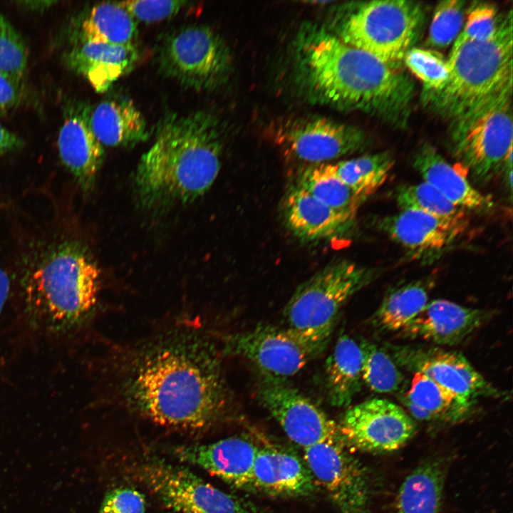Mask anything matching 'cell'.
Listing matches in <instances>:
<instances>
[{"label":"cell","instance_id":"6da1fadb","mask_svg":"<svg viewBox=\"0 0 513 513\" xmlns=\"http://www.w3.org/2000/svg\"><path fill=\"white\" fill-rule=\"evenodd\" d=\"M123 388L127 401L142 416L181 429L211 426L228 403L217 355L194 339L170 340L145 351Z\"/></svg>","mask_w":513,"mask_h":513},{"label":"cell","instance_id":"7a4b0ae2","mask_svg":"<svg viewBox=\"0 0 513 513\" xmlns=\"http://www.w3.org/2000/svg\"><path fill=\"white\" fill-rule=\"evenodd\" d=\"M297 57L302 83L316 100L405 125L414 85L400 68L317 27L302 31Z\"/></svg>","mask_w":513,"mask_h":513},{"label":"cell","instance_id":"3957f363","mask_svg":"<svg viewBox=\"0 0 513 513\" xmlns=\"http://www.w3.org/2000/svg\"><path fill=\"white\" fill-rule=\"evenodd\" d=\"M220 131L217 118L204 110L170 113L161 119L135 172L142 203L147 207L187 203L204 195L219 172Z\"/></svg>","mask_w":513,"mask_h":513},{"label":"cell","instance_id":"277c9868","mask_svg":"<svg viewBox=\"0 0 513 513\" xmlns=\"http://www.w3.org/2000/svg\"><path fill=\"white\" fill-rule=\"evenodd\" d=\"M512 42L510 11L500 15L487 38L451 50L445 86L439 91L423 93L424 103L455 121L512 88Z\"/></svg>","mask_w":513,"mask_h":513},{"label":"cell","instance_id":"5b68a950","mask_svg":"<svg viewBox=\"0 0 513 513\" xmlns=\"http://www.w3.org/2000/svg\"><path fill=\"white\" fill-rule=\"evenodd\" d=\"M24 284L31 314L50 328L67 329L80 323L95 305L100 270L81 245L66 242L31 269Z\"/></svg>","mask_w":513,"mask_h":513},{"label":"cell","instance_id":"8992f818","mask_svg":"<svg viewBox=\"0 0 513 513\" xmlns=\"http://www.w3.org/2000/svg\"><path fill=\"white\" fill-rule=\"evenodd\" d=\"M376 274V269L348 260L327 265L296 288L283 312L286 328L320 353L343 305Z\"/></svg>","mask_w":513,"mask_h":513},{"label":"cell","instance_id":"52a82bcc","mask_svg":"<svg viewBox=\"0 0 513 513\" xmlns=\"http://www.w3.org/2000/svg\"><path fill=\"white\" fill-rule=\"evenodd\" d=\"M423 19L422 6L415 1L358 2L345 13L337 36L345 43L400 68L417 41Z\"/></svg>","mask_w":513,"mask_h":513},{"label":"cell","instance_id":"ba28073f","mask_svg":"<svg viewBox=\"0 0 513 513\" xmlns=\"http://www.w3.org/2000/svg\"><path fill=\"white\" fill-rule=\"evenodd\" d=\"M512 88L453 121V152L478 182H486L502 170L512 149Z\"/></svg>","mask_w":513,"mask_h":513},{"label":"cell","instance_id":"9c48e42d","mask_svg":"<svg viewBox=\"0 0 513 513\" xmlns=\"http://www.w3.org/2000/svg\"><path fill=\"white\" fill-rule=\"evenodd\" d=\"M158 63L167 76L197 91L210 90L227 79L232 64L228 46L205 25L183 26L162 43Z\"/></svg>","mask_w":513,"mask_h":513},{"label":"cell","instance_id":"30bf717a","mask_svg":"<svg viewBox=\"0 0 513 513\" xmlns=\"http://www.w3.org/2000/svg\"><path fill=\"white\" fill-rule=\"evenodd\" d=\"M137 476L165 506L177 513H256L246 501L187 470L160 460L143 462Z\"/></svg>","mask_w":513,"mask_h":513},{"label":"cell","instance_id":"8fae6325","mask_svg":"<svg viewBox=\"0 0 513 513\" xmlns=\"http://www.w3.org/2000/svg\"><path fill=\"white\" fill-rule=\"evenodd\" d=\"M256 395L289 439L304 449L341 440L337 424L286 378L262 373Z\"/></svg>","mask_w":513,"mask_h":513},{"label":"cell","instance_id":"7c38bea8","mask_svg":"<svg viewBox=\"0 0 513 513\" xmlns=\"http://www.w3.org/2000/svg\"><path fill=\"white\" fill-rule=\"evenodd\" d=\"M337 425L345 445L369 452L400 449L416 428L403 408L383 398L367 400L348 408Z\"/></svg>","mask_w":513,"mask_h":513},{"label":"cell","instance_id":"4fadbf2b","mask_svg":"<svg viewBox=\"0 0 513 513\" xmlns=\"http://www.w3.org/2000/svg\"><path fill=\"white\" fill-rule=\"evenodd\" d=\"M304 450L305 463L316 483L325 489L339 513H368L367 474L341 440Z\"/></svg>","mask_w":513,"mask_h":513},{"label":"cell","instance_id":"5bb4252c","mask_svg":"<svg viewBox=\"0 0 513 513\" xmlns=\"http://www.w3.org/2000/svg\"><path fill=\"white\" fill-rule=\"evenodd\" d=\"M224 353L246 358L261 373L281 378L295 375L318 353L292 331L269 325L228 336Z\"/></svg>","mask_w":513,"mask_h":513},{"label":"cell","instance_id":"9a60e30c","mask_svg":"<svg viewBox=\"0 0 513 513\" xmlns=\"http://www.w3.org/2000/svg\"><path fill=\"white\" fill-rule=\"evenodd\" d=\"M393 358L400 366L429 377L473 404L480 397L501 395L461 353L439 348L392 346Z\"/></svg>","mask_w":513,"mask_h":513},{"label":"cell","instance_id":"2e32d148","mask_svg":"<svg viewBox=\"0 0 513 513\" xmlns=\"http://www.w3.org/2000/svg\"><path fill=\"white\" fill-rule=\"evenodd\" d=\"M279 138L294 157L312 165L354 153L367 142L365 132L358 127L323 117L291 121Z\"/></svg>","mask_w":513,"mask_h":513},{"label":"cell","instance_id":"e0dca14e","mask_svg":"<svg viewBox=\"0 0 513 513\" xmlns=\"http://www.w3.org/2000/svg\"><path fill=\"white\" fill-rule=\"evenodd\" d=\"M377 222L380 230L420 259H433L446 251L467 225L465 216L442 217L411 209H400Z\"/></svg>","mask_w":513,"mask_h":513},{"label":"cell","instance_id":"ac0fdd59","mask_svg":"<svg viewBox=\"0 0 513 513\" xmlns=\"http://www.w3.org/2000/svg\"><path fill=\"white\" fill-rule=\"evenodd\" d=\"M490 311L464 306L445 299L428 302L402 330L400 335L437 345L461 343L490 318Z\"/></svg>","mask_w":513,"mask_h":513},{"label":"cell","instance_id":"d6986e66","mask_svg":"<svg viewBox=\"0 0 513 513\" xmlns=\"http://www.w3.org/2000/svg\"><path fill=\"white\" fill-rule=\"evenodd\" d=\"M259 447L250 440L230 437L204 445L177 447L175 455L239 488H251Z\"/></svg>","mask_w":513,"mask_h":513},{"label":"cell","instance_id":"ffe728a7","mask_svg":"<svg viewBox=\"0 0 513 513\" xmlns=\"http://www.w3.org/2000/svg\"><path fill=\"white\" fill-rule=\"evenodd\" d=\"M281 212L286 227L306 242L342 237L355 219L323 204L296 185L285 194Z\"/></svg>","mask_w":513,"mask_h":513},{"label":"cell","instance_id":"44dd1931","mask_svg":"<svg viewBox=\"0 0 513 513\" xmlns=\"http://www.w3.org/2000/svg\"><path fill=\"white\" fill-rule=\"evenodd\" d=\"M139 58L133 44L77 42L64 56L66 66L82 76L98 93L107 91L135 67Z\"/></svg>","mask_w":513,"mask_h":513},{"label":"cell","instance_id":"7402d4cb","mask_svg":"<svg viewBox=\"0 0 513 513\" xmlns=\"http://www.w3.org/2000/svg\"><path fill=\"white\" fill-rule=\"evenodd\" d=\"M251 487L271 495L302 497L313 494L316 487L306 464L298 456L264 446L255 457Z\"/></svg>","mask_w":513,"mask_h":513},{"label":"cell","instance_id":"603a6c76","mask_svg":"<svg viewBox=\"0 0 513 513\" xmlns=\"http://www.w3.org/2000/svg\"><path fill=\"white\" fill-rule=\"evenodd\" d=\"M88 115L87 107L70 114L59 130L57 141L63 165L86 191L93 186L104 156L103 145L93 133Z\"/></svg>","mask_w":513,"mask_h":513},{"label":"cell","instance_id":"cb8c5ba5","mask_svg":"<svg viewBox=\"0 0 513 513\" xmlns=\"http://www.w3.org/2000/svg\"><path fill=\"white\" fill-rule=\"evenodd\" d=\"M413 166L424 182L430 184L450 202L465 210L483 211L492 207L489 197L475 189L460 167L449 163L432 146L425 144L417 152ZM466 171V170H465Z\"/></svg>","mask_w":513,"mask_h":513},{"label":"cell","instance_id":"d4e9b609","mask_svg":"<svg viewBox=\"0 0 513 513\" xmlns=\"http://www.w3.org/2000/svg\"><path fill=\"white\" fill-rule=\"evenodd\" d=\"M90 128L99 142L109 147H127L145 141L150 136L147 121L129 99L105 100L89 108Z\"/></svg>","mask_w":513,"mask_h":513},{"label":"cell","instance_id":"484cf974","mask_svg":"<svg viewBox=\"0 0 513 513\" xmlns=\"http://www.w3.org/2000/svg\"><path fill=\"white\" fill-rule=\"evenodd\" d=\"M363 361L361 345L347 335L341 336L325 364V387L331 405H349L360 390Z\"/></svg>","mask_w":513,"mask_h":513},{"label":"cell","instance_id":"4316f807","mask_svg":"<svg viewBox=\"0 0 513 513\" xmlns=\"http://www.w3.org/2000/svg\"><path fill=\"white\" fill-rule=\"evenodd\" d=\"M138 33L136 21L119 2H102L82 19L78 42L133 44Z\"/></svg>","mask_w":513,"mask_h":513},{"label":"cell","instance_id":"83f0119b","mask_svg":"<svg viewBox=\"0 0 513 513\" xmlns=\"http://www.w3.org/2000/svg\"><path fill=\"white\" fill-rule=\"evenodd\" d=\"M434 279L414 280L390 290L374 314V325L383 331L402 330L427 305Z\"/></svg>","mask_w":513,"mask_h":513},{"label":"cell","instance_id":"f1b7e54d","mask_svg":"<svg viewBox=\"0 0 513 513\" xmlns=\"http://www.w3.org/2000/svg\"><path fill=\"white\" fill-rule=\"evenodd\" d=\"M444 477L437 461H428L415 468L399 489L396 513H439Z\"/></svg>","mask_w":513,"mask_h":513},{"label":"cell","instance_id":"f546056e","mask_svg":"<svg viewBox=\"0 0 513 513\" xmlns=\"http://www.w3.org/2000/svg\"><path fill=\"white\" fill-rule=\"evenodd\" d=\"M294 185L328 207L353 217L363 202L337 176L332 163L308 166Z\"/></svg>","mask_w":513,"mask_h":513},{"label":"cell","instance_id":"4dcf8cb0","mask_svg":"<svg viewBox=\"0 0 513 513\" xmlns=\"http://www.w3.org/2000/svg\"><path fill=\"white\" fill-rule=\"evenodd\" d=\"M393 164L388 151L332 163L337 176L363 202L384 183Z\"/></svg>","mask_w":513,"mask_h":513},{"label":"cell","instance_id":"1f68e13d","mask_svg":"<svg viewBox=\"0 0 513 513\" xmlns=\"http://www.w3.org/2000/svg\"><path fill=\"white\" fill-rule=\"evenodd\" d=\"M404 397L429 412L435 420L457 421L467 415L472 405L418 372L414 373Z\"/></svg>","mask_w":513,"mask_h":513},{"label":"cell","instance_id":"d6a6232c","mask_svg":"<svg viewBox=\"0 0 513 513\" xmlns=\"http://www.w3.org/2000/svg\"><path fill=\"white\" fill-rule=\"evenodd\" d=\"M361 345L363 353V382L376 393L400 391L404 385V376L392 357L374 344L363 342Z\"/></svg>","mask_w":513,"mask_h":513},{"label":"cell","instance_id":"836d02e7","mask_svg":"<svg viewBox=\"0 0 513 513\" xmlns=\"http://www.w3.org/2000/svg\"><path fill=\"white\" fill-rule=\"evenodd\" d=\"M395 200L400 209L415 210L442 217L465 216L464 209L452 204L424 181L398 187Z\"/></svg>","mask_w":513,"mask_h":513},{"label":"cell","instance_id":"e575fe53","mask_svg":"<svg viewBox=\"0 0 513 513\" xmlns=\"http://www.w3.org/2000/svg\"><path fill=\"white\" fill-rule=\"evenodd\" d=\"M403 62L423 85V93L440 90L449 78L447 59L432 50L412 47Z\"/></svg>","mask_w":513,"mask_h":513},{"label":"cell","instance_id":"d590c367","mask_svg":"<svg viewBox=\"0 0 513 513\" xmlns=\"http://www.w3.org/2000/svg\"><path fill=\"white\" fill-rule=\"evenodd\" d=\"M465 11V1L447 0L439 2L430 24L428 44L442 48L455 41L460 32Z\"/></svg>","mask_w":513,"mask_h":513},{"label":"cell","instance_id":"8d00e7d4","mask_svg":"<svg viewBox=\"0 0 513 513\" xmlns=\"http://www.w3.org/2000/svg\"><path fill=\"white\" fill-rule=\"evenodd\" d=\"M27 64L28 53L23 38L0 14V73L22 83Z\"/></svg>","mask_w":513,"mask_h":513},{"label":"cell","instance_id":"74e56055","mask_svg":"<svg viewBox=\"0 0 513 513\" xmlns=\"http://www.w3.org/2000/svg\"><path fill=\"white\" fill-rule=\"evenodd\" d=\"M499 17L494 5L478 3L472 6L467 11L466 24L455 40L452 50L465 43L481 41L489 37L495 29Z\"/></svg>","mask_w":513,"mask_h":513},{"label":"cell","instance_id":"f35d334b","mask_svg":"<svg viewBox=\"0 0 513 513\" xmlns=\"http://www.w3.org/2000/svg\"><path fill=\"white\" fill-rule=\"evenodd\" d=\"M119 3L135 21L154 23L175 16L187 2L184 1L142 0L120 1Z\"/></svg>","mask_w":513,"mask_h":513},{"label":"cell","instance_id":"ab89813d","mask_svg":"<svg viewBox=\"0 0 513 513\" xmlns=\"http://www.w3.org/2000/svg\"><path fill=\"white\" fill-rule=\"evenodd\" d=\"M145 499L138 490L118 487L105 495L99 513H145Z\"/></svg>","mask_w":513,"mask_h":513},{"label":"cell","instance_id":"60d3db41","mask_svg":"<svg viewBox=\"0 0 513 513\" xmlns=\"http://www.w3.org/2000/svg\"><path fill=\"white\" fill-rule=\"evenodd\" d=\"M21 84L0 73V112L18 105L22 97Z\"/></svg>","mask_w":513,"mask_h":513},{"label":"cell","instance_id":"b9f144b4","mask_svg":"<svg viewBox=\"0 0 513 513\" xmlns=\"http://www.w3.org/2000/svg\"><path fill=\"white\" fill-rule=\"evenodd\" d=\"M22 145V139L0 123V156L16 151Z\"/></svg>","mask_w":513,"mask_h":513},{"label":"cell","instance_id":"7bdbcfd3","mask_svg":"<svg viewBox=\"0 0 513 513\" xmlns=\"http://www.w3.org/2000/svg\"><path fill=\"white\" fill-rule=\"evenodd\" d=\"M403 403L405 405L410 414L420 420H435L434 417L427 410L411 402L404 396L402 398Z\"/></svg>","mask_w":513,"mask_h":513},{"label":"cell","instance_id":"ee69618b","mask_svg":"<svg viewBox=\"0 0 513 513\" xmlns=\"http://www.w3.org/2000/svg\"><path fill=\"white\" fill-rule=\"evenodd\" d=\"M10 288L9 278L7 273L0 267V315L7 299Z\"/></svg>","mask_w":513,"mask_h":513},{"label":"cell","instance_id":"f6af8a7d","mask_svg":"<svg viewBox=\"0 0 513 513\" xmlns=\"http://www.w3.org/2000/svg\"><path fill=\"white\" fill-rule=\"evenodd\" d=\"M25 4L24 6L27 7L28 9H45L48 6H51L52 3H54L53 1H25L24 2Z\"/></svg>","mask_w":513,"mask_h":513}]
</instances>
